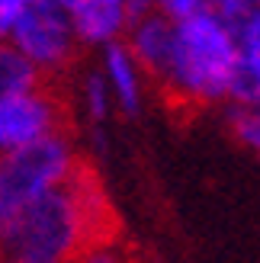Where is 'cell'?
Segmentation results:
<instances>
[{
  "mask_svg": "<svg viewBox=\"0 0 260 263\" xmlns=\"http://www.w3.org/2000/svg\"><path fill=\"white\" fill-rule=\"evenodd\" d=\"M113 205L100 177L81 164L64 186L26 205L0 228L4 257L71 263L90 244L113 241Z\"/></svg>",
  "mask_w": 260,
  "mask_h": 263,
  "instance_id": "6da1fadb",
  "label": "cell"
},
{
  "mask_svg": "<svg viewBox=\"0 0 260 263\" xmlns=\"http://www.w3.org/2000/svg\"><path fill=\"white\" fill-rule=\"evenodd\" d=\"M235 74V29L212 13L199 10L177 23L174 55L158 87L180 106H215V103H228Z\"/></svg>",
  "mask_w": 260,
  "mask_h": 263,
  "instance_id": "7a4b0ae2",
  "label": "cell"
},
{
  "mask_svg": "<svg viewBox=\"0 0 260 263\" xmlns=\"http://www.w3.org/2000/svg\"><path fill=\"white\" fill-rule=\"evenodd\" d=\"M81 164V148L71 128L55 132L29 148L0 154V228L16 218L26 205L64 186Z\"/></svg>",
  "mask_w": 260,
  "mask_h": 263,
  "instance_id": "3957f363",
  "label": "cell"
},
{
  "mask_svg": "<svg viewBox=\"0 0 260 263\" xmlns=\"http://www.w3.org/2000/svg\"><path fill=\"white\" fill-rule=\"evenodd\" d=\"M7 42L42 81L64 74L77 61V48H81L71 16L48 0H29L23 20L16 23Z\"/></svg>",
  "mask_w": 260,
  "mask_h": 263,
  "instance_id": "277c9868",
  "label": "cell"
},
{
  "mask_svg": "<svg viewBox=\"0 0 260 263\" xmlns=\"http://www.w3.org/2000/svg\"><path fill=\"white\" fill-rule=\"evenodd\" d=\"M64 128H68V106L48 81L0 100V154L29 148Z\"/></svg>",
  "mask_w": 260,
  "mask_h": 263,
  "instance_id": "5b68a950",
  "label": "cell"
},
{
  "mask_svg": "<svg viewBox=\"0 0 260 263\" xmlns=\"http://www.w3.org/2000/svg\"><path fill=\"white\" fill-rule=\"evenodd\" d=\"M174 35H177V23L167 20L158 10L125 29L122 42L128 45L138 68L145 71V77L154 84H161L167 74V64H171V55H174Z\"/></svg>",
  "mask_w": 260,
  "mask_h": 263,
  "instance_id": "8992f818",
  "label": "cell"
},
{
  "mask_svg": "<svg viewBox=\"0 0 260 263\" xmlns=\"http://www.w3.org/2000/svg\"><path fill=\"white\" fill-rule=\"evenodd\" d=\"M100 74L109 87L113 106L122 116H138L141 106H145L148 77L138 68V61L132 58L125 42H113L106 48H100Z\"/></svg>",
  "mask_w": 260,
  "mask_h": 263,
  "instance_id": "52a82bcc",
  "label": "cell"
},
{
  "mask_svg": "<svg viewBox=\"0 0 260 263\" xmlns=\"http://www.w3.org/2000/svg\"><path fill=\"white\" fill-rule=\"evenodd\" d=\"M238 45V74L231 84L228 103H248L260 97V10L248 13L235 26Z\"/></svg>",
  "mask_w": 260,
  "mask_h": 263,
  "instance_id": "ba28073f",
  "label": "cell"
},
{
  "mask_svg": "<svg viewBox=\"0 0 260 263\" xmlns=\"http://www.w3.org/2000/svg\"><path fill=\"white\" fill-rule=\"evenodd\" d=\"M77 106H81V116L87 119L90 132L97 128H106L109 116H113V97H109V87L103 81L100 68H87L81 77H77Z\"/></svg>",
  "mask_w": 260,
  "mask_h": 263,
  "instance_id": "9c48e42d",
  "label": "cell"
},
{
  "mask_svg": "<svg viewBox=\"0 0 260 263\" xmlns=\"http://www.w3.org/2000/svg\"><path fill=\"white\" fill-rule=\"evenodd\" d=\"M225 125L241 148L260 157V97L248 103H225Z\"/></svg>",
  "mask_w": 260,
  "mask_h": 263,
  "instance_id": "30bf717a",
  "label": "cell"
},
{
  "mask_svg": "<svg viewBox=\"0 0 260 263\" xmlns=\"http://www.w3.org/2000/svg\"><path fill=\"white\" fill-rule=\"evenodd\" d=\"M35 84H42V77L13 51L10 42H0V100L20 93V90H29Z\"/></svg>",
  "mask_w": 260,
  "mask_h": 263,
  "instance_id": "8fae6325",
  "label": "cell"
},
{
  "mask_svg": "<svg viewBox=\"0 0 260 263\" xmlns=\"http://www.w3.org/2000/svg\"><path fill=\"white\" fill-rule=\"evenodd\" d=\"M71 263H132V257H128L116 241H100V244L84 247Z\"/></svg>",
  "mask_w": 260,
  "mask_h": 263,
  "instance_id": "7c38bea8",
  "label": "cell"
},
{
  "mask_svg": "<svg viewBox=\"0 0 260 263\" xmlns=\"http://www.w3.org/2000/svg\"><path fill=\"white\" fill-rule=\"evenodd\" d=\"M29 0H0V42H7L10 32L16 29V23L23 20Z\"/></svg>",
  "mask_w": 260,
  "mask_h": 263,
  "instance_id": "4fadbf2b",
  "label": "cell"
},
{
  "mask_svg": "<svg viewBox=\"0 0 260 263\" xmlns=\"http://www.w3.org/2000/svg\"><path fill=\"white\" fill-rule=\"evenodd\" d=\"M154 7H158V13H164L167 20H187L193 16V13H199V0H154Z\"/></svg>",
  "mask_w": 260,
  "mask_h": 263,
  "instance_id": "5bb4252c",
  "label": "cell"
},
{
  "mask_svg": "<svg viewBox=\"0 0 260 263\" xmlns=\"http://www.w3.org/2000/svg\"><path fill=\"white\" fill-rule=\"evenodd\" d=\"M122 7H125V23L132 26V23H138V20H145V16H151L154 10V0H122Z\"/></svg>",
  "mask_w": 260,
  "mask_h": 263,
  "instance_id": "9a60e30c",
  "label": "cell"
},
{
  "mask_svg": "<svg viewBox=\"0 0 260 263\" xmlns=\"http://www.w3.org/2000/svg\"><path fill=\"white\" fill-rule=\"evenodd\" d=\"M48 4H55L58 10H64V13H71L77 4H81V0H48Z\"/></svg>",
  "mask_w": 260,
  "mask_h": 263,
  "instance_id": "2e32d148",
  "label": "cell"
},
{
  "mask_svg": "<svg viewBox=\"0 0 260 263\" xmlns=\"http://www.w3.org/2000/svg\"><path fill=\"white\" fill-rule=\"evenodd\" d=\"M4 263H35V260H20V257H4Z\"/></svg>",
  "mask_w": 260,
  "mask_h": 263,
  "instance_id": "e0dca14e",
  "label": "cell"
},
{
  "mask_svg": "<svg viewBox=\"0 0 260 263\" xmlns=\"http://www.w3.org/2000/svg\"><path fill=\"white\" fill-rule=\"evenodd\" d=\"M0 263H4V247H0Z\"/></svg>",
  "mask_w": 260,
  "mask_h": 263,
  "instance_id": "ac0fdd59",
  "label": "cell"
},
{
  "mask_svg": "<svg viewBox=\"0 0 260 263\" xmlns=\"http://www.w3.org/2000/svg\"><path fill=\"white\" fill-rule=\"evenodd\" d=\"M257 10H260V0H257Z\"/></svg>",
  "mask_w": 260,
  "mask_h": 263,
  "instance_id": "d6986e66",
  "label": "cell"
}]
</instances>
